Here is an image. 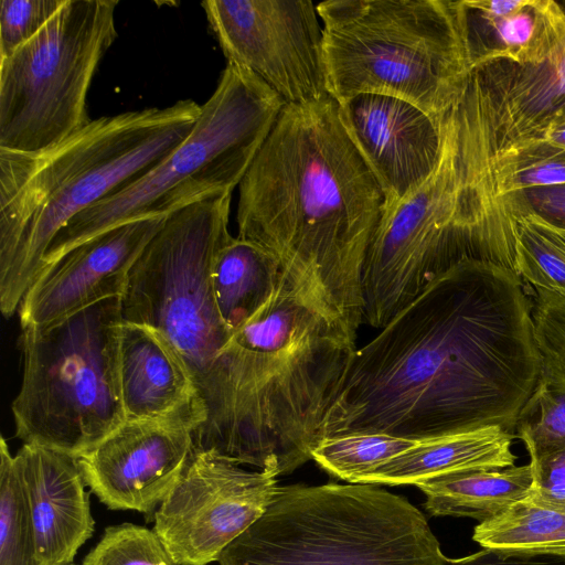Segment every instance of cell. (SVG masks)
Returning a JSON list of instances; mask_svg holds the SVG:
<instances>
[{
	"label": "cell",
	"instance_id": "obj_1",
	"mask_svg": "<svg viewBox=\"0 0 565 565\" xmlns=\"http://www.w3.org/2000/svg\"><path fill=\"white\" fill-rule=\"evenodd\" d=\"M380 330L356 349L322 438L424 441L492 425L514 434L540 354L532 303L513 270L463 259Z\"/></svg>",
	"mask_w": 565,
	"mask_h": 565
},
{
	"label": "cell",
	"instance_id": "obj_2",
	"mask_svg": "<svg viewBox=\"0 0 565 565\" xmlns=\"http://www.w3.org/2000/svg\"><path fill=\"white\" fill-rule=\"evenodd\" d=\"M238 190L237 237L271 254L302 298L356 335L384 194L339 104H286Z\"/></svg>",
	"mask_w": 565,
	"mask_h": 565
},
{
	"label": "cell",
	"instance_id": "obj_3",
	"mask_svg": "<svg viewBox=\"0 0 565 565\" xmlns=\"http://www.w3.org/2000/svg\"><path fill=\"white\" fill-rule=\"evenodd\" d=\"M356 335L281 277L220 351L193 449L288 475L312 459Z\"/></svg>",
	"mask_w": 565,
	"mask_h": 565
},
{
	"label": "cell",
	"instance_id": "obj_4",
	"mask_svg": "<svg viewBox=\"0 0 565 565\" xmlns=\"http://www.w3.org/2000/svg\"><path fill=\"white\" fill-rule=\"evenodd\" d=\"M201 105L181 99L102 116L34 152L0 148V308L10 318L55 235L77 214L152 170L191 132Z\"/></svg>",
	"mask_w": 565,
	"mask_h": 565
},
{
	"label": "cell",
	"instance_id": "obj_5",
	"mask_svg": "<svg viewBox=\"0 0 565 565\" xmlns=\"http://www.w3.org/2000/svg\"><path fill=\"white\" fill-rule=\"evenodd\" d=\"M329 95L405 99L440 124L462 99L471 62L455 1L329 0L317 4Z\"/></svg>",
	"mask_w": 565,
	"mask_h": 565
},
{
	"label": "cell",
	"instance_id": "obj_6",
	"mask_svg": "<svg viewBox=\"0 0 565 565\" xmlns=\"http://www.w3.org/2000/svg\"><path fill=\"white\" fill-rule=\"evenodd\" d=\"M286 102L252 71L227 63L186 138L158 166L73 217L50 243L42 273L118 225L171 213L239 184Z\"/></svg>",
	"mask_w": 565,
	"mask_h": 565
},
{
	"label": "cell",
	"instance_id": "obj_7",
	"mask_svg": "<svg viewBox=\"0 0 565 565\" xmlns=\"http://www.w3.org/2000/svg\"><path fill=\"white\" fill-rule=\"evenodd\" d=\"M218 565H447L426 516L377 484L277 487Z\"/></svg>",
	"mask_w": 565,
	"mask_h": 565
},
{
	"label": "cell",
	"instance_id": "obj_8",
	"mask_svg": "<svg viewBox=\"0 0 565 565\" xmlns=\"http://www.w3.org/2000/svg\"><path fill=\"white\" fill-rule=\"evenodd\" d=\"M120 297L21 333L15 437L79 458L126 415L119 383Z\"/></svg>",
	"mask_w": 565,
	"mask_h": 565
},
{
	"label": "cell",
	"instance_id": "obj_9",
	"mask_svg": "<svg viewBox=\"0 0 565 565\" xmlns=\"http://www.w3.org/2000/svg\"><path fill=\"white\" fill-rule=\"evenodd\" d=\"M233 191L166 218L130 269L120 296L124 322L159 332L190 371L204 405L217 354L232 335L213 295L212 271L228 232Z\"/></svg>",
	"mask_w": 565,
	"mask_h": 565
},
{
	"label": "cell",
	"instance_id": "obj_10",
	"mask_svg": "<svg viewBox=\"0 0 565 565\" xmlns=\"http://www.w3.org/2000/svg\"><path fill=\"white\" fill-rule=\"evenodd\" d=\"M118 0H65L28 42L0 60V148L34 152L92 119L87 94L117 38Z\"/></svg>",
	"mask_w": 565,
	"mask_h": 565
},
{
	"label": "cell",
	"instance_id": "obj_11",
	"mask_svg": "<svg viewBox=\"0 0 565 565\" xmlns=\"http://www.w3.org/2000/svg\"><path fill=\"white\" fill-rule=\"evenodd\" d=\"M460 103L440 124L441 153L435 170L402 203L382 213L367 248L363 321L373 328L382 329L459 262L483 259L460 215Z\"/></svg>",
	"mask_w": 565,
	"mask_h": 565
},
{
	"label": "cell",
	"instance_id": "obj_12",
	"mask_svg": "<svg viewBox=\"0 0 565 565\" xmlns=\"http://www.w3.org/2000/svg\"><path fill=\"white\" fill-rule=\"evenodd\" d=\"M201 7L227 63L255 73L286 104L330 96L312 1L206 0Z\"/></svg>",
	"mask_w": 565,
	"mask_h": 565
},
{
	"label": "cell",
	"instance_id": "obj_13",
	"mask_svg": "<svg viewBox=\"0 0 565 565\" xmlns=\"http://www.w3.org/2000/svg\"><path fill=\"white\" fill-rule=\"evenodd\" d=\"M277 476L212 451H192L153 514V531L177 565H207L270 503Z\"/></svg>",
	"mask_w": 565,
	"mask_h": 565
},
{
	"label": "cell",
	"instance_id": "obj_14",
	"mask_svg": "<svg viewBox=\"0 0 565 565\" xmlns=\"http://www.w3.org/2000/svg\"><path fill=\"white\" fill-rule=\"evenodd\" d=\"M465 108L473 171L484 180L565 120V35L539 64L495 61L473 68Z\"/></svg>",
	"mask_w": 565,
	"mask_h": 565
},
{
	"label": "cell",
	"instance_id": "obj_15",
	"mask_svg": "<svg viewBox=\"0 0 565 565\" xmlns=\"http://www.w3.org/2000/svg\"><path fill=\"white\" fill-rule=\"evenodd\" d=\"M193 434L174 420H126L78 458L85 482L109 510L154 514L184 468Z\"/></svg>",
	"mask_w": 565,
	"mask_h": 565
},
{
	"label": "cell",
	"instance_id": "obj_16",
	"mask_svg": "<svg viewBox=\"0 0 565 565\" xmlns=\"http://www.w3.org/2000/svg\"><path fill=\"white\" fill-rule=\"evenodd\" d=\"M167 217L118 225L67 253L25 292L19 307L21 328L44 327L120 297L131 267Z\"/></svg>",
	"mask_w": 565,
	"mask_h": 565
},
{
	"label": "cell",
	"instance_id": "obj_17",
	"mask_svg": "<svg viewBox=\"0 0 565 565\" xmlns=\"http://www.w3.org/2000/svg\"><path fill=\"white\" fill-rule=\"evenodd\" d=\"M343 126L393 210L433 173L441 153V127L412 103L379 94L339 104Z\"/></svg>",
	"mask_w": 565,
	"mask_h": 565
},
{
	"label": "cell",
	"instance_id": "obj_18",
	"mask_svg": "<svg viewBox=\"0 0 565 565\" xmlns=\"http://www.w3.org/2000/svg\"><path fill=\"white\" fill-rule=\"evenodd\" d=\"M13 458L29 499L40 565L73 563L95 527L78 458L30 444Z\"/></svg>",
	"mask_w": 565,
	"mask_h": 565
},
{
	"label": "cell",
	"instance_id": "obj_19",
	"mask_svg": "<svg viewBox=\"0 0 565 565\" xmlns=\"http://www.w3.org/2000/svg\"><path fill=\"white\" fill-rule=\"evenodd\" d=\"M118 370L126 420H174L194 433L204 424L205 408L190 371L156 330L122 321Z\"/></svg>",
	"mask_w": 565,
	"mask_h": 565
},
{
	"label": "cell",
	"instance_id": "obj_20",
	"mask_svg": "<svg viewBox=\"0 0 565 565\" xmlns=\"http://www.w3.org/2000/svg\"><path fill=\"white\" fill-rule=\"evenodd\" d=\"M533 289L532 319L540 373L514 430L527 452L565 443V296Z\"/></svg>",
	"mask_w": 565,
	"mask_h": 565
},
{
	"label": "cell",
	"instance_id": "obj_21",
	"mask_svg": "<svg viewBox=\"0 0 565 565\" xmlns=\"http://www.w3.org/2000/svg\"><path fill=\"white\" fill-rule=\"evenodd\" d=\"M514 437L492 425L424 440L362 476L356 483L414 486L452 472L512 467L516 460L512 451Z\"/></svg>",
	"mask_w": 565,
	"mask_h": 565
},
{
	"label": "cell",
	"instance_id": "obj_22",
	"mask_svg": "<svg viewBox=\"0 0 565 565\" xmlns=\"http://www.w3.org/2000/svg\"><path fill=\"white\" fill-rule=\"evenodd\" d=\"M467 39L492 35L495 44L471 60L472 70L495 61L535 65L565 35V8L552 0H527L514 13L490 19L455 1Z\"/></svg>",
	"mask_w": 565,
	"mask_h": 565
},
{
	"label": "cell",
	"instance_id": "obj_23",
	"mask_svg": "<svg viewBox=\"0 0 565 565\" xmlns=\"http://www.w3.org/2000/svg\"><path fill=\"white\" fill-rule=\"evenodd\" d=\"M530 463L503 469L452 472L418 481L433 516H466L479 523L491 520L532 489Z\"/></svg>",
	"mask_w": 565,
	"mask_h": 565
},
{
	"label": "cell",
	"instance_id": "obj_24",
	"mask_svg": "<svg viewBox=\"0 0 565 565\" xmlns=\"http://www.w3.org/2000/svg\"><path fill=\"white\" fill-rule=\"evenodd\" d=\"M281 277L275 257L252 242L232 237L220 250L212 288L218 313L232 333L269 299Z\"/></svg>",
	"mask_w": 565,
	"mask_h": 565
},
{
	"label": "cell",
	"instance_id": "obj_25",
	"mask_svg": "<svg viewBox=\"0 0 565 565\" xmlns=\"http://www.w3.org/2000/svg\"><path fill=\"white\" fill-rule=\"evenodd\" d=\"M472 539L483 548L565 556V510L527 495L475 526Z\"/></svg>",
	"mask_w": 565,
	"mask_h": 565
},
{
	"label": "cell",
	"instance_id": "obj_26",
	"mask_svg": "<svg viewBox=\"0 0 565 565\" xmlns=\"http://www.w3.org/2000/svg\"><path fill=\"white\" fill-rule=\"evenodd\" d=\"M419 443L381 433L323 437L312 450V460L329 475L356 483L362 476Z\"/></svg>",
	"mask_w": 565,
	"mask_h": 565
},
{
	"label": "cell",
	"instance_id": "obj_27",
	"mask_svg": "<svg viewBox=\"0 0 565 565\" xmlns=\"http://www.w3.org/2000/svg\"><path fill=\"white\" fill-rule=\"evenodd\" d=\"M0 565H40L29 499L4 437L0 441Z\"/></svg>",
	"mask_w": 565,
	"mask_h": 565
},
{
	"label": "cell",
	"instance_id": "obj_28",
	"mask_svg": "<svg viewBox=\"0 0 565 565\" xmlns=\"http://www.w3.org/2000/svg\"><path fill=\"white\" fill-rule=\"evenodd\" d=\"M82 565H177L162 542L145 526L110 525Z\"/></svg>",
	"mask_w": 565,
	"mask_h": 565
},
{
	"label": "cell",
	"instance_id": "obj_29",
	"mask_svg": "<svg viewBox=\"0 0 565 565\" xmlns=\"http://www.w3.org/2000/svg\"><path fill=\"white\" fill-rule=\"evenodd\" d=\"M65 0H1L0 60L32 39Z\"/></svg>",
	"mask_w": 565,
	"mask_h": 565
},
{
	"label": "cell",
	"instance_id": "obj_30",
	"mask_svg": "<svg viewBox=\"0 0 565 565\" xmlns=\"http://www.w3.org/2000/svg\"><path fill=\"white\" fill-rule=\"evenodd\" d=\"M529 456L533 476L529 497L565 510V443L529 452Z\"/></svg>",
	"mask_w": 565,
	"mask_h": 565
},
{
	"label": "cell",
	"instance_id": "obj_31",
	"mask_svg": "<svg viewBox=\"0 0 565 565\" xmlns=\"http://www.w3.org/2000/svg\"><path fill=\"white\" fill-rule=\"evenodd\" d=\"M507 199L516 201L550 224L565 228V184L529 189L503 200Z\"/></svg>",
	"mask_w": 565,
	"mask_h": 565
},
{
	"label": "cell",
	"instance_id": "obj_32",
	"mask_svg": "<svg viewBox=\"0 0 565 565\" xmlns=\"http://www.w3.org/2000/svg\"><path fill=\"white\" fill-rule=\"evenodd\" d=\"M447 565H565V556L482 548L460 558H447Z\"/></svg>",
	"mask_w": 565,
	"mask_h": 565
},
{
	"label": "cell",
	"instance_id": "obj_33",
	"mask_svg": "<svg viewBox=\"0 0 565 565\" xmlns=\"http://www.w3.org/2000/svg\"><path fill=\"white\" fill-rule=\"evenodd\" d=\"M526 2L527 0H462L465 7L490 19L510 15Z\"/></svg>",
	"mask_w": 565,
	"mask_h": 565
},
{
	"label": "cell",
	"instance_id": "obj_34",
	"mask_svg": "<svg viewBox=\"0 0 565 565\" xmlns=\"http://www.w3.org/2000/svg\"><path fill=\"white\" fill-rule=\"evenodd\" d=\"M537 146H546L556 150L565 151V120L551 126L545 131L540 142L534 147Z\"/></svg>",
	"mask_w": 565,
	"mask_h": 565
},
{
	"label": "cell",
	"instance_id": "obj_35",
	"mask_svg": "<svg viewBox=\"0 0 565 565\" xmlns=\"http://www.w3.org/2000/svg\"><path fill=\"white\" fill-rule=\"evenodd\" d=\"M57 565H76L74 563H68V564H57Z\"/></svg>",
	"mask_w": 565,
	"mask_h": 565
},
{
	"label": "cell",
	"instance_id": "obj_36",
	"mask_svg": "<svg viewBox=\"0 0 565 565\" xmlns=\"http://www.w3.org/2000/svg\"><path fill=\"white\" fill-rule=\"evenodd\" d=\"M565 232V228H562Z\"/></svg>",
	"mask_w": 565,
	"mask_h": 565
}]
</instances>
